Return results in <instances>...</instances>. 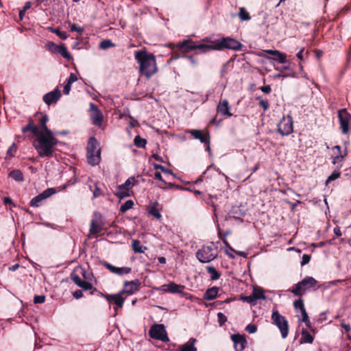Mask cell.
<instances>
[{"label": "cell", "instance_id": "18", "mask_svg": "<svg viewBox=\"0 0 351 351\" xmlns=\"http://www.w3.org/2000/svg\"><path fill=\"white\" fill-rule=\"evenodd\" d=\"M231 339L235 343L236 350H243L246 346V339L245 336L240 334H235L231 336Z\"/></svg>", "mask_w": 351, "mask_h": 351}, {"label": "cell", "instance_id": "43", "mask_svg": "<svg viewBox=\"0 0 351 351\" xmlns=\"http://www.w3.org/2000/svg\"><path fill=\"white\" fill-rule=\"evenodd\" d=\"M30 6V3H27V4L26 5V6L24 7V8L23 9V10H22L21 11V12H20L19 17H20V19H21V20H22V19H23V18L24 14H25L26 11L27 10L28 8H29Z\"/></svg>", "mask_w": 351, "mask_h": 351}, {"label": "cell", "instance_id": "11", "mask_svg": "<svg viewBox=\"0 0 351 351\" xmlns=\"http://www.w3.org/2000/svg\"><path fill=\"white\" fill-rule=\"evenodd\" d=\"M217 47L220 48H227L231 49V50H240L242 47V45L237 41L235 39H230V38H225V39H222L220 43L217 44Z\"/></svg>", "mask_w": 351, "mask_h": 351}, {"label": "cell", "instance_id": "48", "mask_svg": "<svg viewBox=\"0 0 351 351\" xmlns=\"http://www.w3.org/2000/svg\"><path fill=\"white\" fill-rule=\"evenodd\" d=\"M100 195H101L100 189H98V188H96L95 189V191H94V192H93V197H94V198H97V197H98V196H99Z\"/></svg>", "mask_w": 351, "mask_h": 351}, {"label": "cell", "instance_id": "54", "mask_svg": "<svg viewBox=\"0 0 351 351\" xmlns=\"http://www.w3.org/2000/svg\"><path fill=\"white\" fill-rule=\"evenodd\" d=\"M263 91L264 92H269V86H267V87H264L263 88Z\"/></svg>", "mask_w": 351, "mask_h": 351}, {"label": "cell", "instance_id": "1", "mask_svg": "<svg viewBox=\"0 0 351 351\" xmlns=\"http://www.w3.org/2000/svg\"><path fill=\"white\" fill-rule=\"evenodd\" d=\"M47 120L45 116L41 120V124L39 126L30 122L23 130V133L30 132L33 134V145L41 156H50L56 143V139L47 128Z\"/></svg>", "mask_w": 351, "mask_h": 351}, {"label": "cell", "instance_id": "6", "mask_svg": "<svg viewBox=\"0 0 351 351\" xmlns=\"http://www.w3.org/2000/svg\"><path fill=\"white\" fill-rule=\"evenodd\" d=\"M149 334L150 336L154 339L161 340L164 342L169 341L167 331L163 324H154L151 327Z\"/></svg>", "mask_w": 351, "mask_h": 351}, {"label": "cell", "instance_id": "39", "mask_svg": "<svg viewBox=\"0 0 351 351\" xmlns=\"http://www.w3.org/2000/svg\"><path fill=\"white\" fill-rule=\"evenodd\" d=\"M45 301V296H36L34 298L35 304H40L44 303Z\"/></svg>", "mask_w": 351, "mask_h": 351}, {"label": "cell", "instance_id": "55", "mask_svg": "<svg viewBox=\"0 0 351 351\" xmlns=\"http://www.w3.org/2000/svg\"><path fill=\"white\" fill-rule=\"evenodd\" d=\"M73 1H80V0H73Z\"/></svg>", "mask_w": 351, "mask_h": 351}, {"label": "cell", "instance_id": "29", "mask_svg": "<svg viewBox=\"0 0 351 351\" xmlns=\"http://www.w3.org/2000/svg\"><path fill=\"white\" fill-rule=\"evenodd\" d=\"M134 143H135V146L139 147V148H144L146 146L147 141L146 139L141 138L140 136L137 135L135 137V140H134Z\"/></svg>", "mask_w": 351, "mask_h": 351}, {"label": "cell", "instance_id": "32", "mask_svg": "<svg viewBox=\"0 0 351 351\" xmlns=\"http://www.w3.org/2000/svg\"><path fill=\"white\" fill-rule=\"evenodd\" d=\"M207 269H208V272L211 274V277L212 280H217V279L220 278V274L218 273V272L217 271L216 269L211 267H207Z\"/></svg>", "mask_w": 351, "mask_h": 351}, {"label": "cell", "instance_id": "27", "mask_svg": "<svg viewBox=\"0 0 351 351\" xmlns=\"http://www.w3.org/2000/svg\"><path fill=\"white\" fill-rule=\"evenodd\" d=\"M312 341L313 337L310 335V333L306 331H303L301 338L302 344H310V343H312Z\"/></svg>", "mask_w": 351, "mask_h": 351}, {"label": "cell", "instance_id": "41", "mask_svg": "<svg viewBox=\"0 0 351 351\" xmlns=\"http://www.w3.org/2000/svg\"><path fill=\"white\" fill-rule=\"evenodd\" d=\"M222 113H224V114L226 115H229L230 112L229 111H228V104L226 103V102H224V103L222 104Z\"/></svg>", "mask_w": 351, "mask_h": 351}, {"label": "cell", "instance_id": "19", "mask_svg": "<svg viewBox=\"0 0 351 351\" xmlns=\"http://www.w3.org/2000/svg\"><path fill=\"white\" fill-rule=\"evenodd\" d=\"M265 298V295H264V292L262 290L259 288L254 287L253 292H252V295L248 297H244L243 300L246 301L248 303H253L257 300L264 299Z\"/></svg>", "mask_w": 351, "mask_h": 351}, {"label": "cell", "instance_id": "16", "mask_svg": "<svg viewBox=\"0 0 351 351\" xmlns=\"http://www.w3.org/2000/svg\"><path fill=\"white\" fill-rule=\"evenodd\" d=\"M61 97L60 90L58 88L52 91V92L47 93L43 97V101L48 105H52L57 102Z\"/></svg>", "mask_w": 351, "mask_h": 351}, {"label": "cell", "instance_id": "2", "mask_svg": "<svg viewBox=\"0 0 351 351\" xmlns=\"http://www.w3.org/2000/svg\"><path fill=\"white\" fill-rule=\"evenodd\" d=\"M136 58L140 65V71L143 75L150 78L157 71L156 61L154 55L146 51H139L136 53Z\"/></svg>", "mask_w": 351, "mask_h": 351}, {"label": "cell", "instance_id": "35", "mask_svg": "<svg viewBox=\"0 0 351 351\" xmlns=\"http://www.w3.org/2000/svg\"><path fill=\"white\" fill-rule=\"evenodd\" d=\"M194 343H195V341L194 340L191 341L190 342H189L188 344H185L184 346L182 347V350H196L195 347H194Z\"/></svg>", "mask_w": 351, "mask_h": 351}, {"label": "cell", "instance_id": "10", "mask_svg": "<svg viewBox=\"0 0 351 351\" xmlns=\"http://www.w3.org/2000/svg\"><path fill=\"white\" fill-rule=\"evenodd\" d=\"M293 129V122L290 117H286L283 119L278 125V131L284 135L292 133Z\"/></svg>", "mask_w": 351, "mask_h": 351}, {"label": "cell", "instance_id": "33", "mask_svg": "<svg viewBox=\"0 0 351 351\" xmlns=\"http://www.w3.org/2000/svg\"><path fill=\"white\" fill-rule=\"evenodd\" d=\"M113 47H115V44H113V43L109 40L103 41L102 42H101L100 44H99V48L102 49V50H106V49L113 48Z\"/></svg>", "mask_w": 351, "mask_h": 351}, {"label": "cell", "instance_id": "52", "mask_svg": "<svg viewBox=\"0 0 351 351\" xmlns=\"http://www.w3.org/2000/svg\"><path fill=\"white\" fill-rule=\"evenodd\" d=\"M4 202H5L6 204H12V201L10 199H9V198H4Z\"/></svg>", "mask_w": 351, "mask_h": 351}, {"label": "cell", "instance_id": "42", "mask_svg": "<svg viewBox=\"0 0 351 351\" xmlns=\"http://www.w3.org/2000/svg\"><path fill=\"white\" fill-rule=\"evenodd\" d=\"M246 331L250 333H254L256 331V327L254 324H250L246 327Z\"/></svg>", "mask_w": 351, "mask_h": 351}, {"label": "cell", "instance_id": "50", "mask_svg": "<svg viewBox=\"0 0 351 351\" xmlns=\"http://www.w3.org/2000/svg\"><path fill=\"white\" fill-rule=\"evenodd\" d=\"M19 267V264H15V265L14 266H13V267H10V269L11 271H15V270H16V269H17V268H18Z\"/></svg>", "mask_w": 351, "mask_h": 351}, {"label": "cell", "instance_id": "47", "mask_svg": "<svg viewBox=\"0 0 351 351\" xmlns=\"http://www.w3.org/2000/svg\"><path fill=\"white\" fill-rule=\"evenodd\" d=\"M15 150H16V145H15V143H13L12 146H11L10 147V148L8 149V150L7 155H10V154H12L13 153V152H15Z\"/></svg>", "mask_w": 351, "mask_h": 351}, {"label": "cell", "instance_id": "46", "mask_svg": "<svg viewBox=\"0 0 351 351\" xmlns=\"http://www.w3.org/2000/svg\"><path fill=\"white\" fill-rule=\"evenodd\" d=\"M310 261V256L309 255H304L303 258V261H302V265H305L307 264Z\"/></svg>", "mask_w": 351, "mask_h": 351}, {"label": "cell", "instance_id": "37", "mask_svg": "<svg viewBox=\"0 0 351 351\" xmlns=\"http://www.w3.org/2000/svg\"><path fill=\"white\" fill-rule=\"evenodd\" d=\"M193 135L195 136V137H197V138L200 139L202 141H205L206 140V136L205 134H203L202 132L200 131H194L193 132Z\"/></svg>", "mask_w": 351, "mask_h": 351}, {"label": "cell", "instance_id": "36", "mask_svg": "<svg viewBox=\"0 0 351 351\" xmlns=\"http://www.w3.org/2000/svg\"><path fill=\"white\" fill-rule=\"evenodd\" d=\"M149 213L152 215V216H153L154 217H155V218H161V214H160L159 211H158V209L156 208V207H154H154H152V208L149 210Z\"/></svg>", "mask_w": 351, "mask_h": 351}, {"label": "cell", "instance_id": "51", "mask_svg": "<svg viewBox=\"0 0 351 351\" xmlns=\"http://www.w3.org/2000/svg\"><path fill=\"white\" fill-rule=\"evenodd\" d=\"M334 232H335V234H336V235H337L338 236H341V233L340 231H339V230L337 228H335V230H334Z\"/></svg>", "mask_w": 351, "mask_h": 351}, {"label": "cell", "instance_id": "21", "mask_svg": "<svg viewBox=\"0 0 351 351\" xmlns=\"http://www.w3.org/2000/svg\"><path fill=\"white\" fill-rule=\"evenodd\" d=\"M294 306H295L296 308L300 309V311H301V314H302V317H303V320L304 322L306 323V324H309V318L308 316H307V314H306V311H305V307H304V304L303 301H301V300H298V301H296L295 303H294Z\"/></svg>", "mask_w": 351, "mask_h": 351}, {"label": "cell", "instance_id": "34", "mask_svg": "<svg viewBox=\"0 0 351 351\" xmlns=\"http://www.w3.org/2000/svg\"><path fill=\"white\" fill-rule=\"evenodd\" d=\"M239 17H240L241 19L244 21L249 20L250 18V15H249L248 11L244 8H241L240 10V12H239Z\"/></svg>", "mask_w": 351, "mask_h": 351}, {"label": "cell", "instance_id": "4", "mask_svg": "<svg viewBox=\"0 0 351 351\" xmlns=\"http://www.w3.org/2000/svg\"><path fill=\"white\" fill-rule=\"evenodd\" d=\"M218 254V247L213 243H211L210 245L203 246L200 250H198L196 256L199 261L202 263H207L216 258Z\"/></svg>", "mask_w": 351, "mask_h": 351}, {"label": "cell", "instance_id": "7", "mask_svg": "<svg viewBox=\"0 0 351 351\" xmlns=\"http://www.w3.org/2000/svg\"><path fill=\"white\" fill-rule=\"evenodd\" d=\"M272 319L276 326H278L280 330L281 335L283 337H286L287 336L289 333V326L288 322L286 319L279 314L278 311H275L272 314Z\"/></svg>", "mask_w": 351, "mask_h": 351}, {"label": "cell", "instance_id": "8", "mask_svg": "<svg viewBox=\"0 0 351 351\" xmlns=\"http://www.w3.org/2000/svg\"><path fill=\"white\" fill-rule=\"evenodd\" d=\"M89 115L92 124L98 127H100L102 125L104 122V115L101 112V111L97 106L93 103L90 104Z\"/></svg>", "mask_w": 351, "mask_h": 351}, {"label": "cell", "instance_id": "5", "mask_svg": "<svg viewBox=\"0 0 351 351\" xmlns=\"http://www.w3.org/2000/svg\"><path fill=\"white\" fill-rule=\"evenodd\" d=\"M104 218L100 213L95 211L92 218L90 226V235H97L102 231L104 227Z\"/></svg>", "mask_w": 351, "mask_h": 351}, {"label": "cell", "instance_id": "12", "mask_svg": "<svg viewBox=\"0 0 351 351\" xmlns=\"http://www.w3.org/2000/svg\"><path fill=\"white\" fill-rule=\"evenodd\" d=\"M47 47L50 51H52L54 53H56V54H59L60 55H61L65 58H67V59H70L71 58L70 54H69L67 49L63 45H57L54 43H49L47 45Z\"/></svg>", "mask_w": 351, "mask_h": 351}, {"label": "cell", "instance_id": "26", "mask_svg": "<svg viewBox=\"0 0 351 351\" xmlns=\"http://www.w3.org/2000/svg\"><path fill=\"white\" fill-rule=\"evenodd\" d=\"M183 290V287L178 285L174 283H171L166 286V290L173 293H180Z\"/></svg>", "mask_w": 351, "mask_h": 351}, {"label": "cell", "instance_id": "24", "mask_svg": "<svg viewBox=\"0 0 351 351\" xmlns=\"http://www.w3.org/2000/svg\"><path fill=\"white\" fill-rule=\"evenodd\" d=\"M218 288L216 287L209 289V290H207V292H206L205 298L207 300H213L216 298L217 296H218Z\"/></svg>", "mask_w": 351, "mask_h": 351}, {"label": "cell", "instance_id": "17", "mask_svg": "<svg viewBox=\"0 0 351 351\" xmlns=\"http://www.w3.org/2000/svg\"><path fill=\"white\" fill-rule=\"evenodd\" d=\"M71 278H72V280L74 281V283L77 285H78L81 288L84 289V290H89L93 288V285H92V284L90 282H88L86 279L80 278L76 274L73 273L72 275H71Z\"/></svg>", "mask_w": 351, "mask_h": 351}, {"label": "cell", "instance_id": "9", "mask_svg": "<svg viewBox=\"0 0 351 351\" xmlns=\"http://www.w3.org/2000/svg\"><path fill=\"white\" fill-rule=\"evenodd\" d=\"M316 281L314 278H311V277H307L305 278L301 282H300L298 284H297L295 287V288L292 290V292L298 295H301L303 294L307 289L310 288L311 287L314 286V284L316 283Z\"/></svg>", "mask_w": 351, "mask_h": 351}, {"label": "cell", "instance_id": "13", "mask_svg": "<svg viewBox=\"0 0 351 351\" xmlns=\"http://www.w3.org/2000/svg\"><path fill=\"white\" fill-rule=\"evenodd\" d=\"M133 182H134V178L133 177H131V178H128V180L126 181L124 184H122V185L120 186V187H119V190H118V191L117 192L116 195L119 198H120V200L123 199V198H124L125 197H127V196H129L128 191H129L130 189H131L132 187V186H133Z\"/></svg>", "mask_w": 351, "mask_h": 351}, {"label": "cell", "instance_id": "40", "mask_svg": "<svg viewBox=\"0 0 351 351\" xmlns=\"http://www.w3.org/2000/svg\"><path fill=\"white\" fill-rule=\"evenodd\" d=\"M51 30H52V32H54V33H56V35H57L58 36V37H60V38H62V39H65L66 38H67V35H66V34L65 32H63L60 31V30H56V29H52Z\"/></svg>", "mask_w": 351, "mask_h": 351}, {"label": "cell", "instance_id": "15", "mask_svg": "<svg viewBox=\"0 0 351 351\" xmlns=\"http://www.w3.org/2000/svg\"><path fill=\"white\" fill-rule=\"evenodd\" d=\"M139 285H140V282L138 280L126 282L124 285V288L122 291L121 292V294L122 295L123 294L131 295V294L135 293L138 290Z\"/></svg>", "mask_w": 351, "mask_h": 351}, {"label": "cell", "instance_id": "45", "mask_svg": "<svg viewBox=\"0 0 351 351\" xmlns=\"http://www.w3.org/2000/svg\"><path fill=\"white\" fill-rule=\"evenodd\" d=\"M73 296H74L75 298L76 299H79L80 298H82L83 296V293L82 291H80V290H77V291H75L74 293L73 294Z\"/></svg>", "mask_w": 351, "mask_h": 351}, {"label": "cell", "instance_id": "22", "mask_svg": "<svg viewBox=\"0 0 351 351\" xmlns=\"http://www.w3.org/2000/svg\"><path fill=\"white\" fill-rule=\"evenodd\" d=\"M106 298L109 300V301H113L116 305H117V306H119L120 307H122V306H123V304L124 302V298L123 297V296H122V294L121 293L119 294H115V295L108 296Z\"/></svg>", "mask_w": 351, "mask_h": 351}, {"label": "cell", "instance_id": "44", "mask_svg": "<svg viewBox=\"0 0 351 351\" xmlns=\"http://www.w3.org/2000/svg\"><path fill=\"white\" fill-rule=\"evenodd\" d=\"M265 52L268 53V54H271V55L278 56L280 59H283V56L282 54H280V53L278 52H274V51H265Z\"/></svg>", "mask_w": 351, "mask_h": 351}, {"label": "cell", "instance_id": "49", "mask_svg": "<svg viewBox=\"0 0 351 351\" xmlns=\"http://www.w3.org/2000/svg\"><path fill=\"white\" fill-rule=\"evenodd\" d=\"M71 30H72V31H75V32H81L83 31V30L82 28H80L78 27H77L76 26H72V28H71Z\"/></svg>", "mask_w": 351, "mask_h": 351}, {"label": "cell", "instance_id": "20", "mask_svg": "<svg viewBox=\"0 0 351 351\" xmlns=\"http://www.w3.org/2000/svg\"><path fill=\"white\" fill-rule=\"evenodd\" d=\"M104 265L106 267L107 269L112 272L117 274H120V275L126 274L129 273L131 270V269L129 268V267H115V266H113L112 265H110V264L106 263H104Z\"/></svg>", "mask_w": 351, "mask_h": 351}, {"label": "cell", "instance_id": "3", "mask_svg": "<svg viewBox=\"0 0 351 351\" xmlns=\"http://www.w3.org/2000/svg\"><path fill=\"white\" fill-rule=\"evenodd\" d=\"M86 158L88 163L91 166L97 165L100 162L101 148L95 137H91L88 141Z\"/></svg>", "mask_w": 351, "mask_h": 351}, {"label": "cell", "instance_id": "25", "mask_svg": "<svg viewBox=\"0 0 351 351\" xmlns=\"http://www.w3.org/2000/svg\"><path fill=\"white\" fill-rule=\"evenodd\" d=\"M347 115H348V113H346V111H344V112H341L340 113V114H339V117H340L341 120V126H342L343 129L345 131H347V129H348V122H349V117H346Z\"/></svg>", "mask_w": 351, "mask_h": 351}, {"label": "cell", "instance_id": "31", "mask_svg": "<svg viewBox=\"0 0 351 351\" xmlns=\"http://www.w3.org/2000/svg\"><path fill=\"white\" fill-rule=\"evenodd\" d=\"M133 205H134V202L133 200L126 201V202L122 206L120 211H122V213H125L126 211H127L129 210V209L133 208Z\"/></svg>", "mask_w": 351, "mask_h": 351}, {"label": "cell", "instance_id": "38", "mask_svg": "<svg viewBox=\"0 0 351 351\" xmlns=\"http://www.w3.org/2000/svg\"><path fill=\"white\" fill-rule=\"evenodd\" d=\"M218 316V321H219V323H220V325L222 326L226 322L227 318H226V317L224 316V314H221V313H219Z\"/></svg>", "mask_w": 351, "mask_h": 351}, {"label": "cell", "instance_id": "14", "mask_svg": "<svg viewBox=\"0 0 351 351\" xmlns=\"http://www.w3.org/2000/svg\"><path fill=\"white\" fill-rule=\"evenodd\" d=\"M55 193V189H48L45 190L44 192H43L42 193L39 194V196L34 198L31 200V202H30V205H31L32 207H37L39 203L41 202L43 200H46L47 198H50V196H52L53 194Z\"/></svg>", "mask_w": 351, "mask_h": 351}, {"label": "cell", "instance_id": "53", "mask_svg": "<svg viewBox=\"0 0 351 351\" xmlns=\"http://www.w3.org/2000/svg\"><path fill=\"white\" fill-rule=\"evenodd\" d=\"M158 261H159V262L161 263H166V260H165V258H164V257H160L159 258H158Z\"/></svg>", "mask_w": 351, "mask_h": 351}, {"label": "cell", "instance_id": "28", "mask_svg": "<svg viewBox=\"0 0 351 351\" xmlns=\"http://www.w3.org/2000/svg\"><path fill=\"white\" fill-rule=\"evenodd\" d=\"M10 176L17 181H22L23 180V176L19 170H13L10 173Z\"/></svg>", "mask_w": 351, "mask_h": 351}, {"label": "cell", "instance_id": "23", "mask_svg": "<svg viewBox=\"0 0 351 351\" xmlns=\"http://www.w3.org/2000/svg\"><path fill=\"white\" fill-rule=\"evenodd\" d=\"M77 80H78V78H77L76 75H75L74 73H71L69 80L67 81V84H66V85L65 86V88H64V93L65 94H69L71 90V84Z\"/></svg>", "mask_w": 351, "mask_h": 351}, {"label": "cell", "instance_id": "30", "mask_svg": "<svg viewBox=\"0 0 351 351\" xmlns=\"http://www.w3.org/2000/svg\"><path fill=\"white\" fill-rule=\"evenodd\" d=\"M133 248L135 252H138V253H143V252H144V250H143V246H141L140 242H139V241L138 240H135L133 243Z\"/></svg>", "mask_w": 351, "mask_h": 351}]
</instances>
